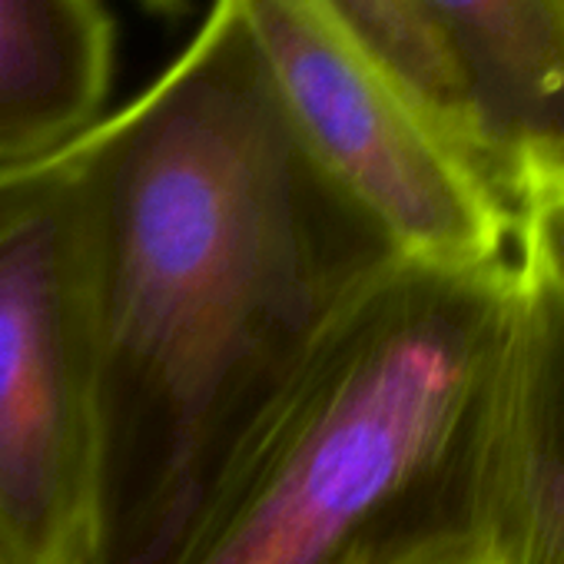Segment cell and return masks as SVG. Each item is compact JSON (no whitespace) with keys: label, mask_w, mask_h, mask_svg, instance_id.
I'll return each instance as SVG.
<instances>
[{"label":"cell","mask_w":564,"mask_h":564,"mask_svg":"<svg viewBox=\"0 0 564 564\" xmlns=\"http://www.w3.org/2000/svg\"><path fill=\"white\" fill-rule=\"evenodd\" d=\"M90 564H183L349 306L405 259L329 180L232 0L80 137Z\"/></svg>","instance_id":"obj_1"},{"label":"cell","mask_w":564,"mask_h":564,"mask_svg":"<svg viewBox=\"0 0 564 564\" xmlns=\"http://www.w3.org/2000/svg\"><path fill=\"white\" fill-rule=\"evenodd\" d=\"M514 256L395 259L349 306L183 564H392L475 538Z\"/></svg>","instance_id":"obj_2"},{"label":"cell","mask_w":564,"mask_h":564,"mask_svg":"<svg viewBox=\"0 0 564 564\" xmlns=\"http://www.w3.org/2000/svg\"><path fill=\"white\" fill-rule=\"evenodd\" d=\"M94 326L80 137L0 166V557L90 564Z\"/></svg>","instance_id":"obj_3"},{"label":"cell","mask_w":564,"mask_h":564,"mask_svg":"<svg viewBox=\"0 0 564 564\" xmlns=\"http://www.w3.org/2000/svg\"><path fill=\"white\" fill-rule=\"evenodd\" d=\"M300 140L399 256L491 265L514 209L488 170L319 0H232Z\"/></svg>","instance_id":"obj_4"},{"label":"cell","mask_w":564,"mask_h":564,"mask_svg":"<svg viewBox=\"0 0 564 564\" xmlns=\"http://www.w3.org/2000/svg\"><path fill=\"white\" fill-rule=\"evenodd\" d=\"M475 534L495 564H564V300L518 249L485 405Z\"/></svg>","instance_id":"obj_5"},{"label":"cell","mask_w":564,"mask_h":564,"mask_svg":"<svg viewBox=\"0 0 564 564\" xmlns=\"http://www.w3.org/2000/svg\"><path fill=\"white\" fill-rule=\"evenodd\" d=\"M448 54L475 143L518 196L564 166V11L557 0H412Z\"/></svg>","instance_id":"obj_6"},{"label":"cell","mask_w":564,"mask_h":564,"mask_svg":"<svg viewBox=\"0 0 564 564\" xmlns=\"http://www.w3.org/2000/svg\"><path fill=\"white\" fill-rule=\"evenodd\" d=\"M113 74V24L97 0H0V166L84 137Z\"/></svg>","instance_id":"obj_7"},{"label":"cell","mask_w":564,"mask_h":564,"mask_svg":"<svg viewBox=\"0 0 564 564\" xmlns=\"http://www.w3.org/2000/svg\"><path fill=\"white\" fill-rule=\"evenodd\" d=\"M319 4L369 54H376L419 97V104L488 170L475 143V130H471L458 74L448 54L442 51V44L435 41V34L429 31V24L412 8V0H319Z\"/></svg>","instance_id":"obj_8"},{"label":"cell","mask_w":564,"mask_h":564,"mask_svg":"<svg viewBox=\"0 0 564 564\" xmlns=\"http://www.w3.org/2000/svg\"><path fill=\"white\" fill-rule=\"evenodd\" d=\"M514 249L528 256L564 300V196L528 193L518 203Z\"/></svg>","instance_id":"obj_9"},{"label":"cell","mask_w":564,"mask_h":564,"mask_svg":"<svg viewBox=\"0 0 564 564\" xmlns=\"http://www.w3.org/2000/svg\"><path fill=\"white\" fill-rule=\"evenodd\" d=\"M392 564H495L481 541L475 538H458V541H445V544H435V547H425L419 554H409L402 561H392Z\"/></svg>","instance_id":"obj_10"},{"label":"cell","mask_w":564,"mask_h":564,"mask_svg":"<svg viewBox=\"0 0 564 564\" xmlns=\"http://www.w3.org/2000/svg\"><path fill=\"white\" fill-rule=\"evenodd\" d=\"M528 193H561V196H564V166H557L554 173H547V176L534 180L531 186H524L521 199H524ZM521 199H518V203H521Z\"/></svg>","instance_id":"obj_11"},{"label":"cell","mask_w":564,"mask_h":564,"mask_svg":"<svg viewBox=\"0 0 564 564\" xmlns=\"http://www.w3.org/2000/svg\"><path fill=\"white\" fill-rule=\"evenodd\" d=\"M143 4L156 14H176V11H183L186 0H143Z\"/></svg>","instance_id":"obj_12"},{"label":"cell","mask_w":564,"mask_h":564,"mask_svg":"<svg viewBox=\"0 0 564 564\" xmlns=\"http://www.w3.org/2000/svg\"><path fill=\"white\" fill-rule=\"evenodd\" d=\"M557 4H561V11H564V0H557Z\"/></svg>","instance_id":"obj_13"},{"label":"cell","mask_w":564,"mask_h":564,"mask_svg":"<svg viewBox=\"0 0 564 564\" xmlns=\"http://www.w3.org/2000/svg\"><path fill=\"white\" fill-rule=\"evenodd\" d=\"M0 564H8V561H4V557H0Z\"/></svg>","instance_id":"obj_14"}]
</instances>
